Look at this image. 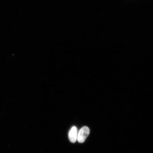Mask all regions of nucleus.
I'll use <instances>...</instances> for the list:
<instances>
[{
	"instance_id": "1",
	"label": "nucleus",
	"mask_w": 153,
	"mask_h": 153,
	"mask_svg": "<svg viewBox=\"0 0 153 153\" xmlns=\"http://www.w3.org/2000/svg\"><path fill=\"white\" fill-rule=\"evenodd\" d=\"M90 132V131L89 128L87 126H84L82 128L78 133L77 140L78 142L80 143L85 142Z\"/></svg>"
},
{
	"instance_id": "2",
	"label": "nucleus",
	"mask_w": 153,
	"mask_h": 153,
	"mask_svg": "<svg viewBox=\"0 0 153 153\" xmlns=\"http://www.w3.org/2000/svg\"><path fill=\"white\" fill-rule=\"evenodd\" d=\"M78 131L77 128L73 126L71 129L68 133V138L71 142L75 143L77 140Z\"/></svg>"
}]
</instances>
